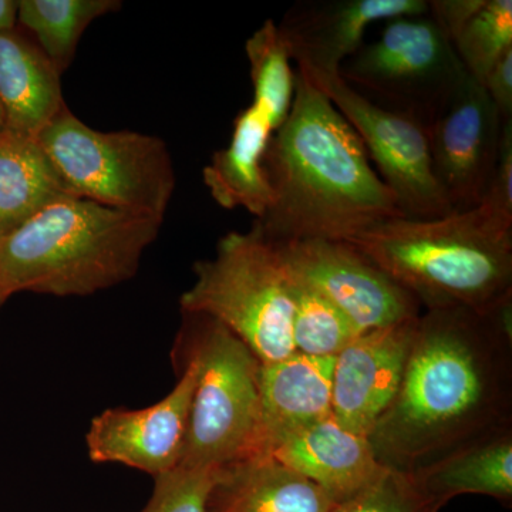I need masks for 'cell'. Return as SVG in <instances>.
Masks as SVG:
<instances>
[{
    "label": "cell",
    "mask_w": 512,
    "mask_h": 512,
    "mask_svg": "<svg viewBox=\"0 0 512 512\" xmlns=\"http://www.w3.org/2000/svg\"><path fill=\"white\" fill-rule=\"evenodd\" d=\"M305 77L328 96L356 131L404 217L431 220L454 212L434 175L426 124L367 99L340 74Z\"/></svg>",
    "instance_id": "9c48e42d"
},
{
    "label": "cell",
    "mask_w": 512,
    "mask_h": 512,
    "mask_svg": "<svg viewBox=\"0 0 512 512\" xmlns=\"http://www.w3.org/2000/svg\"><path fill=\"white\" fill-rule=\"evenodd\" d=\"M164 220L66 197L0 239V288L89 296L130 281Z\"/></svg>",
    "instance_id": "3957f363"
},
{
    "label": "cell",
    "mask_w": 512,
    "mask_h": 512,
    "mask_svg": "<svg viewBox=\"0 0 512 512\" xmlns=\"http://www.w3.org/2000/svg\"><path fill=\"white\" fill-rule=\"evenodd\" d=\"M336 505L308 478L264 457L224 468L208 512H333Z\"/></svg>",
    "instance_id": "d6986e66"
},
{
    "label": "cell",
    "mask_w": 512,
    "mask_h": 512,
    "mask_svg": "<svg viewBox=\"0 0 512 512\" xmlns=\"http://www.w3.org/2000/svg\"><path fill=\"white\" fill-rule=\"evenodd\" d=\"M417 318L363 333L335 357L332 414L340 426L369 439L399 389Z\"/></svg>",
    "instance_id": "5bb4252c"
},
{
    "label": "cell",
    "mask_w": 512,
    "mask_h": 512,
    "mask_svg": "<svg viewBox=\"0 0 512 512\" xmlns=\"http://www.w3.org/2000/svg\"><path fill=\"white\" fill-rule=\"evenodd\" d=\"M421 493L444 507L458 495L512 500V429L500 431L409 473Z\"/></svg>",
    "instance_id": "ffe728a7"
},
{
    "label": "cell",
    "mask_w": 512,
    "mask_h": 512,
    "mask_svg": "<svg viewBox=\"0 0 512 512\" xmlns=\"http://www.w3.org/2000/svg\"><path fill=\"white\" fill-rule=\"evenodd\" d=\"M255 106L261 107L281 128L291 113L295 97V70L275 20H266L247 45Z\"/></svg>",
    "instance_id": "cb8c5ba5"
},
{
    "label": "cell",
    "mask_w": 512,
    "mask_h": 512,
    "mask_svg": "<svg viewBox=\"0 0 512 512\" xmlns=\"http://www.w3.org/2000/svg\"><path fill=\"white\" fill-rule=\"evenodd\" d=\"M429 12V0H303L276 28L298 72L330 77L363 46L373 23Z\"/></svg>",
    "instance_id": "4fadbf2b"
},
{
    "label": "cell",
    "mask_w": 512,
    "mask_h": 512,
    "mask_svg": "<svg viewBox=\"0 0 512 512\" xmlns=\"http://www.w3.org/2000/svg\"><path fill=\"white\" fill-rule=\"evenodd\" d=\"M192 271L195 281L181 295V311L217 320L261 363L295 353L291 275L258 229L228 232L215 255L195 262Z\"/></svg>",
    "instance_id": "5b68a950"
},
{
    "label": "cell",
    "mask_w": 512,
    "mask_h": 512,
    "mask_svg": "<svg viewBox=\"0 0 512 512\" xmlns=\"http://www.w3.org/2000/svg\"><path fill=\"white\" fill-rule=\"evenodd\" d=\"M481 86L493 101L495 109L500 113L504 123L512 120V50H508L495 63L490 73L485 76Z\"/></svg>",
    "instance_id": "f1b7e54d"
},
{
    "label": "cell",
    "mask_w": 512,
    "mask_h": 512,
    "mask_svg": "<svg viewBox=\"0 0 512 512\" xmlns=\"http://www.w3.org/2000/svg\"><path fill=\"white\" fill-rule=\"evenodd\" d=\"M120 6L119 0H20L18 22L63 74L86 29Z\"/></svg>",
    "instance_id": "7402d4cb"
},
{
    "label": "cell",
    "mask_w": 512,
    "mask_h": 512,
    "mask_svg": "<svg viewBox=\"0 0 512 512\" xmlns=\"http://www.w3.org/2000/svg\"><path fill=\"white\" fill-rule=\"evenodd\" d=\"M289 275L295 305L292 323L295 352L316 357L338 356L360 333L322 293L291 271Z\"/></svg>",
    "instance_id": "603a6c76"
},
{
    "label": "cell",
    "mask_w": 512,
    "mask_h": 512,
    "mask_svg": "<svg viewBox=\"0 0 512 512\" xmlns=\"http://www.w3.org/2000/svg\"><path fill=\"white\" fill-rule=\"evenodd\" d=\"M512 429V295L487 312L417 318L399 389L369 441L377 460L412 473Z\"/></svg>",
    "instance_id": "6da1fadb"
},
{
    "label": "cell",
    "mask_w": 512,
    "mask_h": 512,
    "mask_svg": "<svg viewBox=\"0 0 512 512\" xmlns=\"http://www.w3.org/2000/svg\"><path fill=\"white\" fill-rule=\"evenodd\" d=\"M0 104L12 133L37 137L67 106L62 73L26 32L0 33Z\"/></svg>",
    "instance_id": "e0dca14e"
},
{
    "label": "cell",
    "mask_w": 512,
    "mask_h": 512,
    "mask_svg": "<svg viewBox=\"0 0 512 512\" xmlns=\"http://www.w3.org/2000/svg\"><path fill=\"white\" fill-rule=\"evenodd\" d=\"M477 207L494 220L512 225V120L504 124L497 167Z\"/></svg>",
    "instance_id": "83f0119b"
},
{
    "label": "cell",
    "mask_w": 512,
    "mask_h": 512,
    "mask_svg": "<svg viewBox=\"0 0 512 512\" xmlns=\"http://www.w3.org/2000/svg\"><path fill=\"white\" fill-rule=\"evenodd\" d=\"M6 130H8V127H6L5 110H3L2 104H0V136H2Z\"/></svg>",
    "instance_id": "1f68e13d"
},
{
    "label": "cell",
    "mask_w": 512,
    "mask_h": 512,
    "mask_svg": "<svg viewBox=\"0 0 512 512\" xmlns=\"http://www.w3.org/2000/svg\"><path fill=\"white\" fill-rule=\"evenodd\" d=\"M451 43L466 72L483 83L495 63L512 50L511 0H485Z\"/></svg>",
    "instance_id": "d4e9b609"
},
{
    "label": "cell",
    "mask_w": 512,
    "mask_h": 512,
    "mask_svg": "<svg viewBox=\"0 0 512 512\" xmlns=\"http://www.w3.org/2000/svg\"><path fill=\"white\" fill-rule=\"evenodd\" d=\"M274 245L289 271L332 302L360 335L420 316V303L349 242L302 239Z\"/></svg>",
    "instance_id": "30bf717a"
},
{
    "label": "cell",
    "mask_w": 512,
    "mask_h": 512,
    "mask_svg": "<svg viewBox=\"0 0 512 512\" xmlns=\"http://www.w3.org/2000/svg\"><path fill=\"white\" fill-rule=\"evenodd\" d=\"M19 2L0 0V33L16 28L18 23Z\"/></svg>",
    "instance_id": "4dcf8cb0"
},
{
    "label": "cell",
    "mask_w": 512,
    "mask_h": 512,
    "mask_svg": "<svg viewBox=\"0 0 512 512\" xmlns=\"http://www.w3.org/2000/svg\"><path fill=\"white\" fill-rule=\"evenodd\" d=\"M278 130L271 116L254 103L235 117L228 146L217 151L202 171L204 184L220 207L245 208L255 220L265 214L272 201L265 156Z\"/></svg>",
    "instance_id": "ac0fdd59"
},
{
    "label": "cell",
    "mask_w": 512,
    "mask_h": 512,
    "mask_svg": "<svg viewBox=\"0 0 512 512\" xmlns=\"http://www.w3.org/2000/svg\"><path fill=\"white\" fill-rule=\"evenodd\" d=\"M173 360L178 382L160 402L143 409L111 407L94 417L86 433L93 463L123 464L153 478L178 467L198 369L190 357Z\"/></svg>",
    "instance_id": "8fae6325"
},
{
    "label": "cell",
    "mask_w": 512,
    "mask_h": 512,
    "mask_svg": "<svg viewBox=\"0 0 512 512\" xmlns=\"http://www.w3.org/2000/svg\"><path fill=\"white\" fill-rule=\"evenodd\" d=\"M222 470L178 466L161 474L154 478L153 494L140 512H208Z\"/></svg>",
    "instance_id": "484cf974"
},
{
    "label": "cell",
    "mask_w": 512,
    "mask_h": 512,
    "mask_svg": "<svg viewBox=\"0 0 512 512\" xmlns=\"http://www.w3.org/2000/svg\"><path fill=\"white\" fill-rule=\"evenodd\" d=\"M173 355L198 369L178 466L222 470L254 458L261 367L254 353L217 320L183 312Z\"/></svg>",
    "instance_id": "8992f818"
},
{
    "label": "cell",
    "mask_w": 512,
    "mask_h": 512,
    "mask_svg": "<svg viewBox=\"0 0 512 512\" xmlns=\"http://www.w3.org/2000/svg\"><path fill=\"white\" fill-rule=\"evenodd\" d=\"M427 311L487 312L512 295V225L480 207L396 218L348 239Z\"/></svg>",
    "instance_id": "277c9868"
},
{
    "label": "cell",
    "mask_w": 512,
    "mask_h": 512,
    "mask_svg": "<svg viewBox=\"0 0 512 512\" xmlns=\"http://www.w3.org/2000/svg\"><path fill=\"white\" fill-rule=\"evenodd\" d=\"M453 43L430 13L387 20L376 42L340 69L350 87L429 127L467 77Z\"/></svg>",
    "instance_id": "ba28073f"
},
{
    "label": "cell",
    "mask_w": 512,
    "mask_h": 512,
    "mask_svg": "<svg viewBox=\"0 0 512 512\" xmlns=\"http://www.w3.org/2000/svg\"><path fill=\"white\" fill-rule=\"evenodd\" d=\"M6 301H8V299H6V296L3 295L2 288H0V309H2V306L5 305Z\"/></svg>",
    "instance_id": "d6a6232c"
},
{
    "label": "cell",
    "mask_w": 512,
    "mask_h": 512,
    "mask_svg": "<svg viewBox=\"0 0 512 512\" xmlns=\"http://www.w3.org/2000/svg\"><path fill=\"white\" fill-rule=\"evenodd\" d=\"M66 191L37 137L0 136V239L8 237Z\"/></svg>",
    "instance_id": "44dd1931"
},
{
    "label": "cell",
    "mask_w": 512,
    "mask_h": 512,
    "mask_svg": "<svg viewBox=\"0 0 512 512\" xmlns=\"http://www.w3.org/2000/svg\"><path fill=\"white\" fill-rule=\"evenodd\" d=\"M335 357L295 352L259 367V420L254 458L269 457L282 440L332 414Z\"/></svg>",
    "instance_id": "9a60e30c"
},
{
    "label": "cell",
    "mask_w": 512,
    "mask_h": 512,
    "mask_svg": "<svg viewBox=\"0 0 512 512\" xmlns=\"http://www.w3.org/2000/svg\"><path fill=\"white\" fill-rule=\"evenodd\" d=\"M291 113L265 156L268 210L252 227L269 242L348 241L404 217L365 146L325 93L295 70Z\"/></svg>",
    "instance_id": "7a4b0ae2"
},
{
    "label": "cell",
    "mask_w": 512,
    "mask_h": 512,
    "mask_svg": "<svg viewBox=\"0 0 512 512\" xmlns=\"http://www.w3.org/2000/svg\"><path fill=\"white\" fill-rule=\"evenodd\" d=\"M441 508L421 493L409 473L387 468L379 480L336 505L333 512H440Z\"/></svg>",
    "instance_id": "4316f807"
},
{
    "label": "cell",
    "mask_w": 512,
    "mask_h": 512,
    "mask_svg": "<svg viewBox=\"0 0 512 512\" xmlns=\"http://www.w3.org/2000/svg\"><path fill=\"white\" fill-rule=\"evenodd\" d=\"M505 123L484 87L467 74L427 127L434 175L453 211L471 210L483 200L497 167Z\"/></svg>",
    "instance_id": "7c38bea8"
},
{
    "label": "cell",
    "mask_w": 512,
    "mask_h": 512,
    "mask_svg": "<svg viewBox=\"0 0 512 512\" xmlns=\"http://www.w3.org/2000/svg\"><path fill=\"white\" fill-rule=\"evenodd\" d=\"M269 457L318 485L336 504L359 494L387 471L369 439L340 426L333 414L286 437Z\"/></svg>",
    "instance_id": "2e32d148"
},
{
    "label": "cell",
    "mask_w": 512,
    "mask_h": 512,
    "mask_svg": "<svg viewBox=\"0 0 512 512\" xmlns=\"http://www.w3.org/2000/svg\"><path fill=\"white\" fill-rule=\"evenodd\" d=\"M484 2L485 0H429V13L439 23L450 42H453L454 37L476 15Z\"/></svg>",
    "instance_id": "f546056e"
},
{
    "label": "cell",
    "mask_w": 512,
    "mask_h": 512,
    "mask_svg": "<svg viewBox=\"0 0 512 512\" xmlns=\"http://www.w3.org/2000/svg\"><path fill=\"white\" fill-rule=\"evenodd\" d=\"M37 140L72 197L164 220L177 178L161 138L96 130L66 106Z\"/></svg>",
    "instance_id": "52a82bcc"
}]
</instances>
